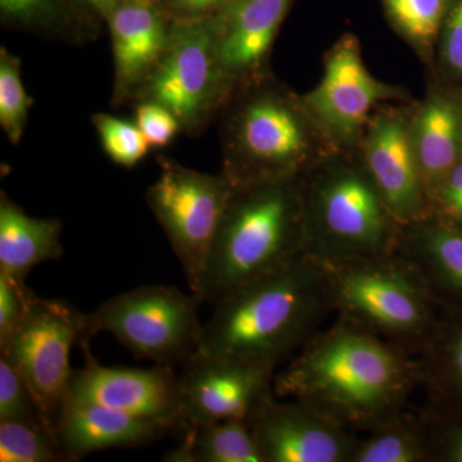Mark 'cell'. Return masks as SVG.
<instances>
[{
	"mask_svg": "<svg viewBox=\"0 0 462 462\" xmlns=\"http://www.w3.org/2000/svg\"><path fill=\"white\" fill-rule=\"evenodd\" d=\"M166 425L67 396L58 416L56 436L69 461L94 452L138 448L162 439Z\"/></svg>",
	"mask_w": 462,
	"mask_h": 462,
	"instance_id": "obj_18",
	"label": "cell"
},
{
	"mask_svg": "<svg viewBox=\"0 0 462 462\" xmlns=\"http://www.w3.org/2000/svg\"><path fill=\"white\" fill-rule=\"evenodd\" d=\"M85 319L87 314L67 300L38 297L7 342L0 345V355L23 374L54 434L74 373L71 349L80 343Z\"/></svg>",
	"mask_w": 462,
	"mask_h": 462,
	"instance_id": "obj_10",
	"label": "cell"
},
{
	"mask_svg": "<svg viewBox=\"0 0 462 462\" xmlns=\"http://www.w3.org/2000/svg\"><path fill=\"white\" fill-rule=\"evenodd\" d=\"M421 411L427 420L430 462H462V413L430 403Z\"/></svg>",
	"mask_w": 462,
	"mask_h": 462,
	"instance_id": "obj_31",
	"label": "cell"
},
{
	"mask_svg": "<svg viewBox=\"0 0 462 462\" xmlns=\"http://www.w3.org/2000/svg\"><path fill=\"white\" fill-rule=\"evenodd\" d=\"M303 176L236 188L197 296L215 306L248 282L306 256Z\"/></svg>",
	"mask_w": 462,
	"mask_h": 462,
	"instance_id": "obj_3",
	"label": "cell"
},
{
	"mask_svg": "<svg viewBox=\"0 0 462 462\" xmlns=\"http://www.w3.org/2000/svg\"><path fill=\"white\" fill-rule=\"evenodd\" d=\"M387 97L388 88L367 71L356 42L345 39L328 58L322 80L305 105L328 132L348 141L361 132L374 106Z\"/></svg>",
	"mask_w": 462,
	"mask_h": 462,
	"instance_id": "obj_15",
	"label": "cell"
},
{
	"mask_svg": "<svg viewBox=\"0 0 462 462\" xmlns=\"http://www.w3.org/2000/svg\"><path fill=\"white\" fill-rule=\"evenodd\" d=\"M114 51L112 107L133 103L169 41L171 18L149 2L123 0L107 20Z\"/></svg>",
	"mask_w": 462,
	"mask_h": 462,
	"instance_id": "obj_16",
	"label": "cell"
},
{
	"mask_svg": "<svg viewBox=\"0 0 462 462\" xmlns=\"http://www.w3.org/2000/svg\"><path fill=\"white\" fill-rule=\"evenodd\" d=\"M331 312L327 270L305 256L216 303L197 354L278 367L320 330Z\"/></svg>",
	"mask_w": 462,
	"mask_h": 462,
	"instance_id": "obj_2",
	"label": "cell"
},
{
	"mask_svg": "<svg viewBox=\"0 0 462 462\" xmlns=\"http://www.w3.org/2000/svg\"><path fill=\"white\" fill-rule=\"evenodd\" d=\"M0 14L5 25L65 44H89L99 35L80 20L69 0H0Z\"/></svg>",
	"mask_w": 462,
	"mask_h": 462,
	"instance_id": "obj_25",
	"label": "cell"
},
{
	"mask_svg": "<svg viewBox=\"0 0 462 462\" xmlns=\"http://www.w3.org/2000/svg\"><path fill=\"white\" fill-rule=\"evenodd\" d=\"M138 2H149V3H151V0H138Z\"/></svg>",
	"mask_w": 462,
	"mask_h": 462,
	"instance_id": "obj_38",
	"label": "cell"
},
{
	"mask_svg": "<svg viewBox=\"0 0 462 462\" xmlns=\"http://www.w3.org/2000/svg\"><path fill=\"white\" fill-rule=\"evenodd\" d=\"M416 388L415 356L340 316L273 379L275 396L302 401L356 433L406 410Z\"/></svg>",
	"mask_w": 462,
	"mask_h": 462,
	"instance_id": "obj_1",
	"label": "cell"
},
{
	"mask_svg": "<svg viewBox=\"0 0 462 462\" xmlns=\"http://www.w3.org/2000/svg\"><path fill=\"white\" fill-rule=\"evenodd\" d=\"M202 303L193 291L187 294L173 285H142L87 314L80 343L108 333L138 360L175 367L199 349Z\"/></svg>",
	"mask_w": 462,
	"mask_h": 462,
	"instance_id": "obj_7",
	"label": "cell"
},
{
	"mask_svg": "<svg viewBox=\"0 0 462 462\" xmlns=\"http://www.w3.org/2000/svg\"><path fill=\"white\" fill-rule=\"evenodd\" d=\"M36 300L26 279L0 272V345L7 342Z\"/></svg>",
	"mask_w": 462,
	"mask_h": 462,
	"instance_id": "obj_32",
	"label": "cell"
},
{
	"mask_svg": "<svg viewBox=\"0 0 462 462\" xmlns=\"http://www.w3.org/2000/svg\"><path fill=\"white\" fill-rule=\"evenodd\" d=\"M0 461H69L56 434L44 425L0 421Z\"/></svg>",
	"mask_w": 462,
	"mask_h": 462,
	"instance_id": "obj_26",
	"label": "cell"
},
{
	"mask_svg": "<svg viewBox=\"0 0 462 462\" xmlns=\"http://www.w3.org/2000/svg\"><path fill=\"white\" fill-rule=\"evenodd\" d=\"M234 0H169L170 18H196L209 16Z\"/></svg>",
	"mask_w": 462,
	"mask_h": 462,
	"instance_id": "obj_36",
	"label": "cell"
},
{
	"mask_svg": "<svg viewBox=\"0 0 462 462\" xmlns=\"http://www.w3.org/2000/svg\"><path fill=\"white\" fill-rule=\"evenodd\" d=\"M415 360L428 403L462 412V320L439 318Z\"/></svg>",
	"mask_w": 462,
	"mask_h": 462,
	"instance_id": "obj_22",
	"label": "cell"
},
{
	"mask_svg": "<svg viewBox=\"0 0 462 462\" xmlns=\"http://www.w3.org/2000/svg\"><path fill=\"white\" fill-rule=\"evenodd\" d=\"M231 93L218 60L212 14L171 18L166 50L133 105L158 103L178 118L182 134L197 136L223 109Z\"/></svg>",
	"mask_w": 462,
	"mask_h": 462,
	"instance_id": "obj_8",
	"label": "cell"
},
{
	"mask_svg": "<svg viewBox=\"0 0 462 462\" xmlns=\"http://www.w3.org/2000/svg\"><path fill=\"white\" fill-rule=\"evenodd\" d=\"M58 218L32 217L0 191V272L26 279L33 267L63 254Z\"/></svg>",
	"mask_w": 462,
	"mask_h": 462,
	"instance_id": "obj_20",
	"label": "cell"
},
{
	"mask_svg": "<svg viewBox=\"0 0 462 462\" xmlns=\"http://www.w3.org/2000/svg\"><path fill=\"white\" fill-rule=\"evenodd\" d=\"M289 3L291 0H234L212 14L218 60L233 91L261 78Z\"/></svg>",
	"mask_w": 462,
	"mask_h": 462,
	"instance_id": "obj_17",
	"label": "cell"
},
{
	"mask_svg": "<svg viewBox=\"0 0 462 462\" xmlns=\"http://www.w3.org/2000/svg\"><path fill=\"white\" fill-rule=\"evenodd\" d=\"M398 254L424 276L440 306L462 300V231L428 216L404 226Z\"/></svg>",
	"mask_w": 462,
	"mask_h": 462,
	"instance_id": "obj_19",
	"label": "cell"
},
{
	"mask_svg": "<svg viewBox=\"0 0 462 462\" xmlns=\"http://www.w3.org/2000/svg\"><path fill=\"white\" fill-rule=\"evenodd\" d=\"M135 107V124L144 134L151 148H166L181 133L180 123L163 106L154 102H139Z\"/></svg>",
	"mask_w": 462,
	"mask_h": 462,
	"instance_id": "obj_33",
	"label": "cell"
},
{
	"mask_svg": "<svg viewBox=\"0 0 462 462\" xmlns=\"http://www.w3.org/2000/svg\"><path fill=\"white\" fill-rule=\"evenodd\" d=\"M276 366L194 354L179 374L181 428L240 419L273 393Z\"/></svg>",
	"mask_w": 462,
	"mask_h": 462,
	"instance_id": "obj_12",
	"label": "cell"
},
{
	"mask_svg": "<svg viewBox=\"0 0 462 462\" xmlns=\"http://www.w3.org/2000/svg\"><path fill=\"white\" fill-rule=\"evenodd\" d=\"M184 436L166 462H263L247 420L231 419L182 427Z\"/></svg>",
	"mask_w": 462,
	"mask_h": 462,
	"instance_id": "obj_23",
	"label": "cell"
},
{
	"mask_svg": "<svg viewBox=\"0 0 462 462\" xmlns=\"http://www.w3.org/2000/svg\"><path fill=\"white\" fill-rule=\"evenodd\" d=\"M263 462H349L360 436L302 401L264 398L247 418Z\"/></svg>",
	"mask_w": 462,
	"mask_h": 462,
	"instance_id": "obj_11",
	"label": "cell"
},
{
	"mask_svg": "<svg viewBox=\"0 0 462 462\" xmlns=\"http://www.w3.org/2000/svg\"><path fill=\"white\" fill-rule=\"evenodd\" d=\"M0 421H23L47 427L32 388L27 384L23 374L18 372L17 367L2 355H0Z\"/></svg>",
	"mask_w": 462,
	"mask_h": 462,
	"instance_id": "obj_30",
	"label": "cell"
},
{
	"mask_svg": "<svg viewBox=\"0 0 462 462\" xmlns=\"http://www.w3.org/2000/svg\"><path fill=\"white\" fill-rule=\"evenodd\" d=\"M85 2L96 9L100 16L106 18V20H108V17L112 14V12H114L115 9L120 5V3L123 2V0H85Z\"/></svg>",
	"mask_w": 462,
	"mask_h": 462,
	"instance_id": "obj_37",
	"label": "cell"
},
{
	"mask_svg": "<svg viewBox=\"0 0 462 462\" xmlns=\"http://www.w3.org/2000/svg\"><path fill=\"white\" fill-rule=\"evenodd\" d=\"M79 346L84 366L74 369L67 396L161 422L170 430L181 428L175 367L105 366L91 354L90 342Z\"/></svg>",
	"mask_w": 462,
	"mask_h": 462,
	"instance_id": "obj_13",
	"label": "cell"
},
{
	"mask_svg": "<svg viewBox=\"0 0 462 462\" xmlns=\"http://www.w3.org/2000/svg\"><path fill=\"white\" fill-rule=\"evenodd\" d=\"M325 270L334 314L419 354L439 320L440 305L406 257L394 252Z\"/></svg>",
	"mask_w": 462,
	"mask_h": 462,
	"instance_id": "obj_6",
	"label": "cell"
},
{
	"mask_svg": "<svg viewBox=\"0 0 462 462\" xmlns=\"http://www.w3.org/2000/svg\"><path fill=\"white\" fill-rule=\"evenodd\" d=\"M410 130L430 202L440 182L462 160V116L451 100L436 97L421 108Z\"/></svg>",
	"mask_w": 462,
	"mask_h": 462,
	"instance_id": "obj_21",
	"label": "cell"
},
{
	"mask_svg": "<svg viewBox=\"0 0 462 462\" xmlns=\"http://www.w3.org/2000/svg\"><path fill=\"white\" fill-rule=\"evenodd\" d=\"M158 179L147 190V203L165 231L173 254L197 294L209 249L236 187L223 172L197 171L160 157Z\"/></svg>",
	"mask_w": 462,
	"mask_h": 462,
	"instance_id": "obj_9",
	"label": "cell"
},
{
	"mask_svg": "<svg viewBox=\"0 0 462 462\" xmlns=\"http://www.w3.org/2000/svg\"><path fill=\"white\" fill-rule=\"evenodd\" d=\"M360 437L349 462H430L427 420L421 410L392 416Z\"/></svg>",
	"mask_w": 462,
	"mask_h": 462,
	"instance_id": "obj_24",
	"label": "cell"
},
{
	"mask_svg": "<svg viewBox=\"0 0 462 462\" xmlns=\"http://www.w3.org/2000/svg\"><path fill=\"white\" fill-rule=\"evenodd\" d=\"M430 217L457 229L462 226V160L448 172L430 202Z\"/></svg>",
	"mask_w": 462,
	"mask_h": 462,
	"instance_id": "obj_34",
	"label": "cell"
},
{
	"mask_svg": "<svg viewBox=\"0 0 462 462\" xmlns=\"http://www.w3.org/2000/svg\"><path fill=\"white\" fill-rule=\"evenodd\" d=\"M385 5L401 32L411 41L430 45L436 38L447 0H384Z\"/></svg>",
	"mask_w": 462,
	"mask_h": 462,
	"instance_id": "obj_29",
	"label": "cell"
},
{
	"mask_svg": "<svg viewBox=\"0 0 462 462\" xmlns=\"http://www.w3.org/2000/svg\"><path fill=\"white\" fill-rule=\"evenodd\" d=\"M32 103L21 79L20 58L0 47V127L14 145L23 141Z\"/></svg>",
	"mask_w": 462,
	"mask_h": 462,
	"instance_id": "obj_27",
	"label": "cell"
},
{
	"mask_svg": "<svg viewBox=\"0 0 462 462\" xmlns=\"http://www.w3.org/2000/svg\"><path fill=\"white\" fill-rule=\"evenodd\" d=\"M306 256L324 269L394 254L403 226L365 166L330 165L303 178Z\"/></svg>",
	"mask_w": 462,
	"mask_h": 462,
	"instance_id": "obj_4",
	"label": "cell"
},
{
	"mask_svg": "<svg viewBox=\"0 0 462 462\" xmlns=\"http://www.w3.org/2000/svg\"><path fill=\"white\" fill-rule=\"evenodd\" d=\"M223 109L221 172L234 187L306 175L310 130L287 93L261 76L236 88Z\"/></svg>",
	"mask_w": 462,
	"mask_h": 462,
	"instance_id": "obj_5",
	"label": "cell"
},
{
	"mask_svg": "<svg viewBox=\"0 0 462 462\" xmlns=\"http://www.w3.org/2000/svg\"><path fill=\"white\" fill-rule=\"evenodd\" d=\"M443 57L452 71L462 75V0L456 3L447 18L443 35Z\"/></svg>",
	"mask_w": 462,
	"mask_h": 462,
	"instance_id": "obj_35",
	"label": "cell"
},
{
	"mask_svg": "<svg viewBox=\"0 0 462 462\" xmlns=\"http://www.w3.org/2000/svg\"><path fill=\"white\" fill-rule=\"evenodd\" d=\"M91 123L98 133L103 151L116 163L133 169L144 160L151 145L138 125L107 114H96Z\"/></svg>",
	"mask_w": 462,
	"mask_h": 462,
	"instance_id": "obj_28",
	"label": "cell"
},
{
	"mask_svg": "<svg viewBox=\"0 0 462 462\" xmlns=\"http://www.w3.org/2000/svg\"><path fill=\"white\" fill-rule=\"evenodd\" d=\"M364 166L401 226L430 216L411 130L397 116H382L370 126Z\"/></svg>",
	"mask_w": 462,
	"mask_h": 462,
	"instance_id": "obj_14",
	"label": "cell"
}]
</instances>
